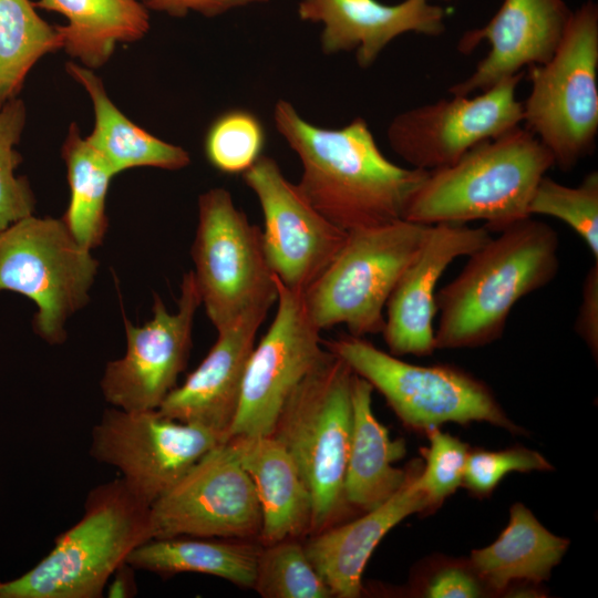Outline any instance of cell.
<instances>
[{
	"instance_id": "cell-15",
	"label": "cell",
	"mask_w": 598,
	"mask_h": 598,
	"mask_svg": "<svg viewBox=\"0 0 598 598\" xmlns=\"http://www.w3.org/2000/svg\"><path fill=\"white\" fill-rule=\"evenodd\" d=\"M202 305L193 270L184 274L177 310L155 295L152 318L142 326L124 319L126 350L110 361L101 378L107 403L125 411L156 410L176 388L192 348L196 311Z\"/></svg>"
},
{
	"instance_id": "cell-34",
	"label": "cell",
	"mask_w": 598,
	"mask_h": 598,
	"mask_svg": "<svg viewBox=\"0 0 598 598\" xmlns=\"http://www.w3.org/2000/svg\"><path fill=\"white\" fill-rule=\"evenodd\" d=\"M425 434L430 445L422 450L424 462L419 482L430 512H433L462 485L471 450L466 443L442 432L440 427L431 429Z\"/></svg>"
},
{
	"instance_id": "cell-24",
	"label": "cell",
	"mask_w": 598,
	"mask_h": 598,
	"mask_svg": "<svg viewBox=\"0 0 598 598\" xmlns=\"http://www.w3.org/2000/svg\"><path fill=\"white\" fill-rule=\"evenodd\" d=\"M65 70L87 92L94 113L92 132L85 137L115 175L135 167L177 171L190 163L189 154L167 143L126 117L109 97L93 70L66 62Z\"/></svg>"
},
{
	"instance_id": "cell-35",
	"label": "cell",
	"mask_w": 598,
	"mask_h": 598,
	"mask_svg": "<svg viewBox=\"0 0 598 598\" xmlns=\"http://www.w3.org/2000/svg\"><path fill=\"white\" fill-rule=\"evenodd\" d=\"M550 470V463L530 448L516 446L501 451L475 450L470 451L462 485L473 495L485 497L512 472Z\"/></svg>"
},
{
	"instance_id": "cell-8",
	"label": "cell",
	"mask_w": 598,
	"mask_h": 598,
	"mask_svg": "<svg viewBox=\"0 0 598 598\" xmlns=\"http://www.w3.org/2000/svg\"><path fill=\"white\" fill-rule=\"evenodd\" d=\"M323 347L378 390L411 430L426 433L447 422H487L523 433L487 384L455 365L409 363L351 334L324 341Z\"/></svg>"
},
{
	"instance_id": "cell-11",
	"label": "cell",
	"mask_w": 598,
	"mask_h": 598,
	"mask_svg": "<svg viewBox=\"0 0 598 598\" xmlns=\"http://www.w3.org/2000/svg\"><path fill=\"white\" fill-rule=\"evenodd\" d=\"M224 437L156 410L105 409L93 426L89 453L115 467L128 489L152 506Z\"/></svg>"
},
{
	"instance_id": "cell-38",
	"label": "cell",
	"mask_w": 598,
	"mask_h": 598,
	"mask_svg": "<svg viewBox=\"0 0 598 598\" xmlns=\"http://www.w3.org/2000/svg\"><path fill=\"white\" fill-rule=\"evenodd\" d=\"M146 9L182 18L189 12H196L207 18L220 16L235 8L254 3H265L268 0H140Z\"/></svg>"
},
{
	"instance_id": "cell-2",
	"label": "cell",
	"mask_w": 598,
	"mask_h": 598,
	"mask_svg": "<svg viewBox=\"0 0 598 598\" xmlns=\"http://www.w3.org/2000/svg\"><path fill=\"white\" fill-rule=\"evenodd\" d=\"M498 233L436 291V350L480 348L498 340L515 305L557 276L559 237L549 225L530 216Z\"/></svg>"
},
{
	"instance_id": "cell-13",
	"label": "cell",
	"mask_w": 598,
	"mask_h": 598,
	"mask_svg": "<svg viewBox=\"0 0 598 598\" xmlns=\"http://www.w3.org/2000/svg\"><path fill=\"white\" fill-rule=\"evenodd\" d=\"M152 538L258 539L261 515L252 482L224 441L151 506Z\"/></svg>"
},
{
	"instance_id": "cell-20",
	"label": "cell",
	"mask_w": 598,
	"mask_h": 598,
	"mask_svg": "<svg viewBox=\"0 0 598 598\" xmlns=\"http://www.w3.org/2000/svg\"><path fill=\"white\" fill-rule=\"evenodd\" d=\"M266 317L267 313L252 312L218 331L203 361L157 410L173 420L212 430L226 440L256 336Z\"/></svg>"
},
{
	"instance_id": "cell-12",
	"label": "cell",
	"mask_w": 598,
	"mask_h": 598,
	"mask_svg": "<svg viewBox=\"0 0 598 598\" xmlns=\"http://www.w3.org/2000/svg\"><path fill=\"white\" fill-rule=\"evenodd\" d=\"M523 72L474 95H455L399 113L386 128L392 151L410 167L448 166L473 147L522 124L516 96Z\"/></svg>"
},
{
	"instance_id": "cell-1",
	"label": "cell",
	"mask_w": 598,
	"mask_h": 598,
	"mask_svg": "<svg viewBox=\"0 0 598 598\" xmlns=\"http://www.w3.org/2000/svg\"><path fill=\"white\" fill-rule=\"evenodd\" d=\"M274 120L301 162L297 184L301 193L346 231L403 219L410 197L427 175V171L391 162L362 117L340 128H324L280 100Z\"/></svg>"
},
{
	"instance_id": "cell-27",
	"label": "cell",
	"mask_w": 598,
	"mask_h": 598,
	"mask_svg": "<svg viewBox=\"0 0 598 598\" xmlns=\"http://www.w3.org/2000/svg\"><path fill=\"white\" fill-rule=\"evenodd\" d=\"M261 544L258 539L177 536L151 538L126 558L136 570L162 577L198 573L252 588Z\"/></svg>"
},
{
	"instance_id": "cell-39",
	"label": "cell",
	"mask_w": 598,
	"mask_h": 598,
	"mask_svg": "<svg viewBox=\"0 0 598 598\" xmlns=\"http://www.w3.org/2000/svg\"><path fill=\"white\" fill-rule=\"evenodd\" d=\"M136 569L124 561L111 576L106 585V596L110 598H131L137 592L135 580Z\"/></svg>"
},
{
	"instance_id": "cell-32",
	"label": "cell",
	"mask_w": 598,
	"mask_h": 598,
	"mask_svg": "<svg viewBox=\"0 0 598 598\" xmlns=\"http://www.w3.org/2000/svg\"><path fill=\"white\" fill-rule=\"evenodd\" d=\"M265 128L247 110H229L210 124L204 142L208 163L224 174H243L261 156Z\"/></svg>"
},
{
	"instance_id": "cell-29",
	"label": "cell",
	"mask_w": 598,
	"mask_h": 598,
	"mask_svg": "<svg viewBox=\"0 0 598 598\" xmlns=\"http://www.w3.org/2000/svg\"><path fill=\"white\" fill-rule=\"evenodd\" d=\"M35 9L30 0H0V107L18 97L41 58L62 49L56 25Z\"/></svg>"
},
{
	"instance_id": "cell-25",
	"label": "cell",
	"mask_w": 598,
	"mask_h": 598,
	"mask_svg": "<svg viewBox=\"0 0 598 598\" xmlns=\"http://www.w3.org/2000/svg\"><path fill=\"white\" fill-rule=\"evenodd\" d=\"M568 545V539L549 532L524 504L516 503L497 539L474 549L468 561L491 592H502L513 582L548 579Z\"/></svg>"
},
{
	"instance_id": "cell-28",
	"label": "cell",
	"mask_w": 598,
	"mask_h": 598,
	"mask_svg": "<svg viewBox=\"0 0 598 598\" xmlns=\"http://www.w3.org/2000/svg\"><path fill=\"white\" fill-rule=\"evenodd\" d=\"M61 155L71 192L62 220L73 238L92 251L103 243L107 230L106 195L115 174L82 137L76 123L69 126Z\"/></svg>"
},
{
	"instance_id": "cell-23",
	"label": "cell",
	"mask_w": 598,
	"mask_h": 598,
	"mask_svg": "<svg viewBox=\"0 0 598 598\" xmlns=\"http://www.w3.org/2000/svg\"><path fill=\"white\" fill-rule=\"evenodd\" d=\"M371 384L353 373L352 429L344 475V499L350 508L368 512L391 497L406 477V466L393 464L405 453L402 439H391L372 410Z\"/></svg>"
},
{
	"instance_id": "cell-30",
	"label": "cell",
	"mask_w": 598,
	"mask_h": 598,
	"mask_svg": "<svg viewBox=\"0 0 598 598\" xmlns=\"http://www.w3.org/2000/svg\"><path fill=\"white\" fill-rule=\"evenodd\" d=\"M252 589L264 598H332L299 538L262 545Z\"/></svg>"
},
{
	"instance_id": "cell-3",
	"label": "cell",
	"mask_w": 598,
	"mask_h": 598,
	"mask_svg": "<svg viewBox=\"0 0 598 598\" xmlns=\"http://www.w3.org/2000/svg\"><path fill=\"white\" fill-rule=\"evenodd\" d=\"M555 166L550 152L524 126L478 144L453 164L427 172L403 219L422 224L483 220L489 231L529 216L532 196Z\"/></svg>"
},
{
	"instance_id": "cell-26",
	"label": "cell",
	"mask_w": 598,
	"mask_h": 598,
	"mask_svg": "<svg viewBox=\"0 0 598 598\" xmlns=\"http://www.w3.org/2000/svg\"><path fill=\"white\" fill-rule=\"evenodd\" d=\"M37 9L63 16L56 25L62 49L91 70L103 66L118 43L143 39L150 30V13L140 0H38Z\"/></svg>"
},
{
	"instance_id": "cell-31",
	"label": "cell",
	"mask_w": 598,
	"mask_h": 598,
	"mask_svg": "<svg viewBox=\"0 0 598 598\" xmlns=\"http://www.w3.org/2000/svg\"><path fill=\"white\" fill-rule=\"evenodd\" d=\"M529 216L557 218L568 225L598 261V173H588L578 186L544 176L529 203Z\"/></svg>"
},
{
	"instance_id": "cell-22",
	"label": "cell",
	"mask_w": 598,
	"mask_h": 598,
	"mask_svg": "<svg viewBox=\"0 0 598 598\" xmlns=\"http://www.w3.org/2000/svg\"><path fill=\"white\" fill-rule=\"evenodd\" d=\"M226 441L252 482L261 515L260 544L310 534L311 494L283 445L272 435Z\"/></svg>"
},
{
	"instance_id": "cell-5",
	"label": "cell",
	"mask_w": 598,
	"mask_h": 598,
	"mask_svg": "<svg viewBox=\"0 0 598 598\" xmlns=\"http://www.w3.org/2000/svg\"><path fill=\"white\" fill-rule=\"evenodd\" d=\"M352 377L350 368L326 349L289 395L271 433L311 494V535L337 525L350 509L343 483L352 429Z\"/></svg>"
},
{
	"instance_id": "cell-10",
	"label": "cell",
	"mask_w": 598,
	"mask_h": 598,
	"mask_svg": "<svg viewBox=\"0 0 598 598\" xmlns=\"http://www.w3.org/2000/svg\"><path fill=\"white\" fill-rule=\"evenodd\" d=\"M97 267L62 218L30 215L0 230V291L37 305L33 327L50 344L64 342L65 324L89 301Z\"/></svg>"
},
{
	"instance_id": "cell-9",
	"label": "cell",
	"mask_w": 598,
	"mask_h": 598,
	"mask_svg": "<svg viewBox=\"0 0 598 598\" xmlns=\"http://www.w3.org/2000/svg\"><path fill=\"white\" fill-rule=\"evenodd\" d=\"M192 258L202 305L217 332L246 315L268 313L277 302V278L264 251L261 229L225 188L198 197Z\"/></svg>"
},
{
	"instance_id": "cell-18",
	"label": "cell",
	"mask_w": 598,
	"mask_h": 598,
	"mask_svg": "<svg viewBox=\"0 0 598 598\" xmlns=\"http://www.w3.org/2000/svg\"><path fill=\"white\" fill-rule=\"evenodd\" d=\"M486 227L437 224L395 285L384 312L382 336L394 355H431L435 349L436 286L447 267L491 238Z\"/></svg>"
},
{
	"instance_id": "cell-21",
	"label": "cell",
	"mask_w": 598,
	"mask_h": 598,
	"mask_svg": "<svg viewBox=\"0 0 598 598\" xmlns=\"http://www.w3.org/2000/svg\"><path fill=\"white\" fill-rule=\"evenodd\" d=\"M423 461L406 465L400 488L379 506L358 518L333 525L305 544L306 553L336 598H357L362 594V575L382 538L412 514L430 512L419 474Z\"/></svg>"
},
{
	"instance_id": "cell-40",
	"label": "cell",
	"mask_w": 598,
	"mask_h": 598,
	"mask_svg": "<svg viewBox=\"0 0 598 598\" xmlns=\"http://www.w3.org/2000/svg\"><path fill=\"white\" fill-rule=\"evenodd\" d=\"M444 1H450V0H444Z\"/></svg>"
},
{
	"instance_id": "cell-36",
	"label": "cell",
	"mask_w": 598,
	"mask_h": 598,
	"mask_svg": "<svg viewBox=\"0 0 598 598\" xmlns=\"http://www.w3.org/2000/svg\"><path fill=\"white\" fill-rule=\"evenodd\" d=\"M413 592L427 598H475L491 590L467 560L436 559L414 577Z\"/></svg>"
},
{
	"instance_id": "cell-4",
	"label": "cell",
	"mask_w": 598,
	"mask_h": 598,
	"mask_svg": "<svg viewBox=\"0 0 598 598\" xmlns=\"http://www.w3.org/2000/svg\"><path fill=\"white\" fill-rule=\"evenodd\" d=\"M152 538L151 506L122 478L92 488L81 518L21 576L0 581V598H100L113 573Z\"/></svg>"
},
{
	"instance_id": "cell-17",
	"label": "cell",
	"mask_w": 598,
	"mask_h": 598,
	"mask_svg": "<svg viewBox=\"0 0 598 598\" xmlns=\"http://www.w3.org/2000/svg\"><path fill=\"white\" fill-rule=\"evenodd\" d=\"M573 11L564 0H504L489 21L466 31L457 50L471 53L485 41L489 50L475 70L451 85L455 95H473L523 69L547 62L558 48Z\"/></svg>"
},
{
	"instance_id": "cell-19",
	"label": "cell",
	"mask_w": 598,
	"mask_h": 598,
	"mask_svg": "<svg viewBox=\"0 0 598 598\" xmlns=\"http://www.w3.org/2000/svg\"><path fill=\"white\" fill-rule=\"evenodd\" d=\"M302 21L323 25L326 54L355 51L358 65L371 66L384 48L401 34L437 37L445 32V10L430 0L385 4L378 0H300Z\"/></svg>"
},
{
	"instance_id": "cell-33",
	"label": "cell",
	"mask_w": 598,
	"mask_h": 598,
	"mask_svg": "<svg viewBox=\"0 0 598 598\" xmlns=\"http://www.w3.org/2000/svg\"><path fill=\"white\" fill-rule=\"evenodd\" d=\"M25 121L27 110L20 97L0 107V230L32 215L35 206L29 181L24 176H16V169L22 162L16 146Z\"/></svg>"
},
{
	"instance_id": "cell-16",
	"label": "cell",
	"mask_w": 598,
	"mask_h": 598,
	"mask_svg": "<svg viewBox=\"0 0 598 598\" xmlns=\"http://www.w3.org/2000/svg\"><path fill=\"white\" fill-rule=\"evenodd\" d=\"M241 175L261 208L269 267L281 285L305 291L336 257L348 231L317 210L274 158L261 155Z\"/></svg>"
},
{
	"instance_id": "cell-14",
	"label": "cell",
	"mask_w": 598,
	"mask_h": 598,
	"mask_svg": "<svg viewBox=\"0 0 598 598\" xmlns=\"http://www.w3.org/2000/svg\"><path fill=\"white\" fill-rule=\"evenodd\" d=\"M277 289L274 320L249 357L226 440L271 435L289 395L326 353L321 331L308 315L302 292L278 279Z\"/></svg>"
},
{
	"instance_id": "cell-37",
	"label": "cell",
	"mask_w": 598,
	"mask_h": 598,
	"mask_svg": "<svg viewBox=\"0 0 598 598\" xmlns=\"http://www.w3.org/2000/svg\"><path fill=\"white\" fill-rule=\"evenodd\" d=\"M575 331L591 353H598V261L589 268L582 282L581 301L575 320Z\"/></svg>"
},
{
	"instance_id": "cell-6",
	"label": "cell",
	"mask_w": 598,
	"mask_h": 598,
	"mask_svg": "<svg viewBox=\"0 0 598 598\" xmlns=\"http://www.w3.org/2000/svg\"><path fill=\"white\" fill-rule=\"evenodd\" d=\"M524 127L570 171L592 154L598 134V6L588 0L573 11L553 56L528 68Z\"/></svg>"
},
{
	"instance_id": "cell-7",
	"label": "cell",
	"mask_w": 598,
	"mask_h": 598,
	"mask_svg": "<svg viewBox=\"0 0 598 598\" xmlns=\"http://www.w3.org/2000/svg\"><path fill=\"white\" fill-rule=\"evenodd\" d=\"M398 219L350 230L332 261L302 291L308 315L322 331L343 324L349 334L381 333L386 302L430 230Z\"/></svg>"
}]
</instances>
